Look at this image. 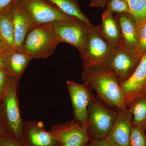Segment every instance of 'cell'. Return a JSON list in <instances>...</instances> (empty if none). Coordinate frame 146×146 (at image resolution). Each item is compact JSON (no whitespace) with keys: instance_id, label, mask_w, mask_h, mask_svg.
Listing matches in <instances>:
<instances>
[{"instance_id":"e575fe53","label":"cell","mask_w":146,"mask_h":146,"mask_svg":"<svg viewBox=\"0 0 146 146\" xmlns=\"http://www.w3.org/2000/svg\"><path fill=\"white\" fill-rule=\"evenodd\" d=\"M1 99L0 98V101H1Z\"/></svg>"},{"instance_id":"4dcf8cb0","label":"cell","mask_w":146,"mask_h":146,"mask_svg":"<svg viewBox=\"0 0 146 146\" xmlns=\"http://www.w3.org/2000/svg\"><path fill=\"white\" fill-rule=\"evenodd\" d=\"M7 136L0 121V136Z\"/></svg>"},{"instance_id":"4316f807","label":"cell","mask_w":146,"mask_h":146,"mask_svg":"<svg viewBox=\"0 0 146 146\" xmlns=\"http://www.w3.org/2000/svg\"><path fill=\"white\" fill-rule=\"evenodd\" d=\"M0 146H24L19 140L8 136H0Z\"/></svg>"},{"instance_id":"ffe728a7","label":"cell","mask_w":146,"mask_h":146,"mask_svg":"<svg viewBox=\"0 0 146 146\" xmlns=\"http://www.w3.org/2000/svg\"><path fill=\"white\" fill-rule=\"evenodd\" d=\"M52 3L60 10L69 16L75 17L91 25L89 19L82 11L78 0H47Z\"/></svg>"},{"instance_id":"d6a6232c","label":"cell","mask_w":146,"mask_h":146,"mask_svg":"<svg viewBox=\"0 0 146 146\" xmlns=\"http://www.w3.org/2000/svg\"><path fill=\"white\" fill-rule=\"evenodd\" d=\"M89 144H86V145H84V146H89Z\"/></svg>"},{"instance_id":"8992f818","label":"cell","mask_w":146,"mask_h":146,"mask_svg":"<svg viewBox=\"0 0 146 146\" xmlns=\"http://www.w3.org/2000/svg\"><path fill=\"white\" fill-rule=\"evenodd\" d=\"M18 4L35 25L72 20L69 16L47 0H21Z\"/></svg>"},{"instance_id":"d6986e66","label":"cell","mask_w":146,"mask_h":146,"mask_svg":"<svg viewBox=\"0 0 146 146\" xmlns=\"http://www.w3.org/2000/svg\"><path fill=\"white\" fill-rule=\"evenodd\" d=\"M132 115V125L146 131V93L136 97L127 106Z\"/></svg>"},{"instance_id":"8fae6325","label":"cell","mask_w":146,"mask_h":146,"mask_svg":"<svg viewBox=\"0 0 146 146\" xmlns=\"http://www.w3.org/2000/svg\"><path fill=\"white\" fill-rule=\"evenodd\" d=\"M20 141L24 146H60L43 123L36 121H24Z\"/></svg>"},{"instance_id":"cb8c5ba5","label":"cell","mask_w":146,"mask_h":146,"mask_svg":"<svg viewBox=\"0 0 146 146\" xmlns=\"http://www.w3.org/2000/svg\"><path fill=\"white\" fill-rule=\"evenodd\" d=\"M106 8L109 9L113 14H130V9L126 0H108Z\"/></svg>"},{"instance_id":"7a4b0ae2","label":"cell","mask_w":146,"mask_h":146,"mask_svg":"<svg viewBox=\"0 0 146 146\" xmlns=\"http://www.w3.org/2000/svg\"><path fill=\"white\" fill-rule=\"evenodd\" d=\"M117 114V108L95 97L88 107L87 126L89 141L105 140L115 124Z\"/></svg>"},{"instance_id":"83f0119b","label":"cell","mask_w":146,"mask_h":146,"mask_svg":"<svg viewBox=\"0 0 146 146\" xmlns=\"http://www.w3.org/2000/svg\"><path fill=\"white\" fill-rule=\"evenodd\" d=\"M108 1V0H91L90 6L104 8L106 7Z\"/></svg>"},{"instance_id":"ac0fdd59","label":"cell","mask_w":146,"mask_h":146,"mask_svg":"<svg viewBox=\"0 0 146 146\" xmlns=\"http://www.w3.org/2000/svg\"><path fill=\"white\" fill-rule=\"evenodd\" d=\"M0 41L5 54L14 48V29L10 10L0 15Z\"/></svg>"},{"instance_id":"6da1fadb","label":"cell","mask_w":146,"mask_h":146,"mask_svg":"<svg viewBox=\"0 0 146 146\" xmlns=\"http://www.w3.org/2000/svg\"><path fill=\"white\" fill-rule=\"evenodd\" d=\"M81 79L96 91L97 98L107 104L117 109L127 108L117 76L107 66L84 69Z\"/></svg>"},{"instance_id":"f546056e","label":"cell","mask_w":146,"mask_h":146,"mask_svg":"<svg viewBox=\"0 0 146 146\" xmlns=\"http://www.w3.org/2000/svg\"><path fill=\"white\" fill-rule=\"evenodd\" d=\"M5 54L0 53V68L4 67Z\"/></svg>"},{"instance_id":"3957f363","label":"cell","mask_w":146,"mask_h":146,"mask_svg":"<svg viewBox=\"0 0 146 146\" xmlns=\"http://www.w3.org/2000/svg\"><path fill=\"white\" fill-rule=\"evenodd\" d=\"M19 80L9 76V85L0 101V121L7 136L20 141L24 121L18 98Z\"/></svg>"},{"instance_id":"9c48e42d","label":"cell","mask_w":146,"mask_h":146,"mask_svg":"<svg viewBox=\"0 0 146 146\" xmlns=\"http://www.w3.org/2000/svg\"><path fill=\"white\" fill-rule=\"evenodd\" d=\"M49 131L60 146H84L89 141L87 124L74 120L55 125Z\"/></svg>"},{"instance_id":"f1b7e54d","label":"cell","mask_w":146,"mask_h":146,"mask_svg":"<svg viewBox=\"0 0 146 146\" xmlns=\"http://www.w3.org/2000/svg\"><path fill=\"white\" fill-rule=\"evenodd\" d=\"M89 146H114L109 143L105 140L93 141L89 144Z\"/></svg>"},{"instance_id":"e0dca14e","label":"cell","mask_w":146,"mask_h":146,"mask_svg":"<svg viewBox=\"0 0 146 146\" xmlns=\"http://www.w3.org/2000/svg\"><path fill=\"white\" fill-rule=\"evenodd\" d=\"M101 23L98 26L101 36L113 48L121 44L119 27L114 14L106 8L102 16Z\"/></svg>"},{"instance_id":"603a6c76","label":"cell","mask_w":146,"mask_h":146,"mask_svg":"<svg viewBox=\"0 0 146 146\" xmlns=\"http://www.w3.org/2000/svg\"><path fill=\"white\" fill-rule=\"evenodd\" d=\"M141 128L132 125L129 146H146V134Z\"/></svg>"},{"instance_id":"52a82bcc","label":"cell","mask_w":146,"mask_h":146,"mask_svg":"<svg viewBox=\"0 0 146 146\" xmlns=\"http://www.w3.org/2000/svg\"><path fill=\"white\" fill-rule=\"evenodd\" d=\"M60 41L75 47L79 51L83 49L86 44L89 28L88 25L76 18L69 21L49 24Z\"/></svg>"},{"instance_id":"277c9868","label":"cell","mask_w":146,"mask_h":146,"mask_svg":"<svg viewBox=\"0 0 146 146\" xmlns=\"http://www.w3.org/2000/svg\"><path fill=\"white\" fill-rule=\"evenodd\" d=\"M60 42L49 24L35 26L27 35L23 49L32 59L46 58L54 52Z\"/></svg>"},{"instance_id":"ba28073f","label":"cell","mask_w":146,"mask_h":146,"mask_svg":"<svg viewBox=\"0 0 146 146\" xmlns=\"http://www.w3.org/2000/svg\"><path fill=\"white\" fill-rule=\"evenodd\" d=\"M142 56L136 52L129 50L121 45L113 50L106 66L116 73L120 84L133 74Z\"/></svg>"},{"instance_id":"1f68e13d","label":"cell","mask_w":146,"mask_h":146,"mask_svg":"<svg viewBox=\"0 0 146 146\" xmlns=\"http://www.w3.org/2000/svg\"><path fill=\"white\" fill-rule=\"evenodd\" d=\"M0 53H3L5 54V53L3 49L2 46L1 41H0Z\"/></svg>"},{"instance_id":"9a60e30c","label":"cell","mask_w":146,"mask_h":146,"mask_svg":"<svg viewBox=\"0 0 146 146\" xmlns=\"http://www.w3.org/2000/svg\"><path fill=\"white\" fill-rule=\"evenodd\" d=\"M10 11L14 29V48H22L27 35L35 26L18 4Z\"/></svg>"},{"instance_id":"d4e9b609","label":"cell","mask_w":146,"mask_h":146,"mask_svg":"<svg viewBox=\"0 0 146 146\" xmlns=\"http://www.w3.org/2000/svg\"><path fill=\"white\" fill-rule=\"evenodd\" d=\"M9 85V76L3 67L0 68V98L5 96Z\"/></svg>"},{"instance_id":"836d02e7","label":"cell","mask_w":146,"mask_h":146,"mask_svg":"<svg viewBox=\"0 0 146 146\" xmlns=\"http://www.w3.org/2000/svg\"><path fill=\"white\" fill-rule=\"evenodd\" d=\"M145 93H146V86L145 88Z\"/></svg>"},{"instance_id":"484cf974","label":"cell","mask_w":146,"mask_h":146,"mask_svg":"<svg viewBox=\"0 0 146 146\" xmlns=\"http://www.w3.org/2000/svg\"><path fill=\"white\" fill-rule=\"evenodd\" d=\"M21 0H0V15L9 11Z\"/></svg>"},{"instance_id":"7402d4cb","label":"cell","mask_w":146,"mask_h":146,"mask_svg":"<svg viewBox=\"0 0 146 146\" xmlns=\"http://www.w3.org/2000/svg\"><path fill=\"white\" fill-rule=\"evenodd\" d=\"M137 25V52L143 56L146 54V18Z\"/></svg>"},{"instance_id":"30bf717a","label":"cell","mask_w":146,"mask_h":146,"mask_svg":"<svg viewBox=\"0 0 146 146\" xmlns=\"http://www.w3.org/2000/svg\"><path fill=\"white\" fill-rule=\"evenodd\" d=\"M67 86L74 111V120L82 124H87L88 107L95 98L93 89L86 82L78 84L67 80Z\"/></svg>"},{"instance_id":"4fadbf2b","label":"cell","mask_w":146,"mask_h":146,"mask_svg":"<svg viewBox=\"0 0 146 146\" xmlns=\"http://www.w3.org/2000/svg\"><path fill=\"white\" fill-rule=\"evenodd\" d=\"M124 96L127 107L136 97L145 93L146 86V54L133 74L125 81L120 84Z\"/></svg>"},{"instance_id":"d590c367","label":"cell","mask_w":146,"mask_h":146,"mask_svg":"<svg viewBox=\"0 0 146 146\" xmlns=\"http://www.w3.org/2000/svg\"></svg>"},{"instance_id":"44dd1931","label":"cell","mask_w":146,"mask_h":146,"mask_svg":"<svg viewBox=\"0 0 146 146\" xmlns=\"http://www.w3.org/2000/svg\"><path fill=\"white\" fill-rule=\"evenodd\" d=\"M130 9V14L137 23L146 18V0H126Z\"/></svg>"},{"instance_id":"5bb4252c","label":"cell","mask_w":146,"mask_h":146,"mask_svg":"<svg viewBox=\"0 0 146 146\" xmlns=\"http://www.w3.org/2000/svg\"><path fill=\"white\" fill-rule=\"evenodd\" d=\"M115 17L119 27L121 45L129 50L137 52L138 25L136 21L129 13L116 14Z\"/></svg>"},{"instance_id":"2e32d148","label":"cell","mask_w":146,"mask_h":146,"mask_svg":"<svg viewBox=\"0 0 146 146\" xmlns=\"http://www.w3.org/2000/svg\"><path fill=\"white\" fill-rule=\"evenodd\" d=\"M32 59L23 48H14L5 54L3 68L9 76L20 80Z\"/></svg>"},{"instance_id":"5b68a950","label":"cell","mask_w":146,"mask_h":146,"mask_svg":"<svg viewBox=\"0 0 146 146\" xmlns=\"http://www.w3.org/2000/svg\"><path fill=\"white\" fill-rule=\"evenodd\" d=\"M115 48L101 36L98 26L92 25L89 28L85 46L80 52L82 68L106 66Z\"/></svg>"},{"instance_id":"7c38bea8","label":"cell","mask_w":146,"mask_h":146,"mask_svg":"<svg viewBox=\"0 0 146 146\" xmlns=\"http://www.w3.org/2000/svg\"><path fill=\"white\" fill-rule=\"evenodd\" d=\"M115 124L104 140L114 146H129L132 115L127 108L117 109Z\"/></svg>"}]
</instances>
